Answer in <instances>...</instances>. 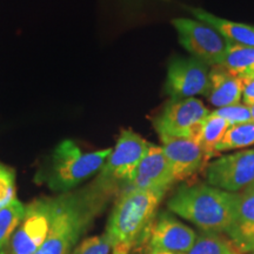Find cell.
I'll return each instance as SVG.
<instances>
[{
	"instance_id": "83f0119b",
	"label": "cell",
	"mask_w": 254,
	"mask_h": 254,
	"mask_svg": "<svg viewBox=\"0 0 254 254\" xmlns=\"http://www.w3.org/2000/svg\"><path fill=\"white\" fill-rule=\"evenodd\" d=\"M250 254H254V252L253 253H250Z\"/></svg>"
},
{
	"instance_id": "e0dca14e",
	"label": "cell",
	"mask_w": 254,
	"mask_h": 254,
	"mask_svg": "<svg viewBox=\"0 0 254 254\" xmlns=\"http://www.w3.org/2000/svg\"><path fill=\"white\" fill-rule=\"evenodd\" d=\"M228 127H230V125H228L226 120L209 112L195 139V141L201 147L205 161H207L208 159L217 154L215 148H217L218 144L220 142Z\"/></svg>"
},
{
	"instance_id": "f1b7e54d",
	"label": "cell",
	"mask_w": 254,
	"mask_h": 254,
	"mask_svg": "<svg viewBox=\"0 0 254 254\" xmlns=\"http://www.w3.org/2000/svg\"><path fill=\"white\" fill-rule=\"evenodd\" d=\"M238 254H240V253H238Z\"/></svg>"
},
{
	"instance_id": "277c9868",
	"label": "cell",
	"mask_w": 254,
	"mask_h": 254,
	"mask_svg": "<svg viewBox=\"0 0 254 254\" xmlns=\"http://www.w3.org/2000/svg\"><path fill=\"white\" fill-rule=\"evenodd\" d=\"M112 148L82 153L72 140H64L53 151L37 179L53 192L66 193L103 168Z\"/></svg>"
},
{
	"instance_id": "d6986e66",
	"label": "cell",
	"mask_w": 254,
	"mask_h": 254,
	"mask_svg": "<svg viewBox=\"0 0 254 254\" xmlns=\"http://www.w3.org/2000/svg\"><path fill=\"white\" fill-rule=\"evenodd\" d=\"M221 65L240 78L254 75V47L231 44Z\"/></svg>"
},
{
	"instance_id": "3957f363",
	"label": "cell",
	"mask_w": 254,
	"mask_h": 254,
	"mask_svg": "<svg viewBox=\"0 0 254 254\" xmlns=\"http://www.w3.org/2000/svg\"><path fill=\"white\" fill-rule=\"evenodd\" d=\"M236 201L237 193L200 183L178 189L168 200L167 207L204 232L221 233L230 227Z\"/></svg>"
},
{
	"instance_id": "7a4b0ae2",
	"label": "cell",
	"mask_w": 254,
	"mask_h": 254,
	"mask_svg": "<svg viewBox=\"0 0 254 254\" xmlns=\"http://www.w3.org/2000/svg\"><path fill=\"white\" fill-rule=\"evenodd\" d=\"M166 192L126 189L119 195L106 226L113 254H131L146 244L158 206Z\"/></svg>"
},
{
	"instance_id": "4fadbf2b",
	"label": "cell",
	"mask_w": 254,
	"mask_h": 254,
	"mask_svg": "<svg viewBox=\"0 0 254 254\" xmlns=\"http://www.w3.org/2000/svg\"><path fill=\"white\" fill-rule=\"evenodd\" d=\"M160 140L176 182L192 177L206 164L201 147L193 139L163 135Z\"/></svg>"
},
{
	"instance_id": "5bb4252c",
	"label": "cell",
	"mask_w": 254,
	"mask_h": 254,
	"mask_svg": "<svg viewBox=\"0 0 254 254\" xmlns=\"http://www.w3.org/2000/svg\"><path fill=\"white\" fill-rule=\"evenodd\" d=\"M226 233L239 252H254V184L237 193L233 219Z\"/></svg>"
},
{
	"instance_id": "cb8c5ba5",
	"label": "cell",
	"mask_w": 254,
	"mask_h": 254,
	"mask_svg": "<svg viewBox=\"0 0 254 254\" xmlns=\"http://www.w3.org/2000/svg\"><path fill=\"white\" fill-rule=\"evenodd\" d=\"M111 247V241L104 233L103 236L91 237L81 241L72 254H109Z\"/></svg>"
},
{
	"instance_id": "484cf974",
	"label": "cell",
	"mask_w": 254,
	"mask_h": 254,
	"mask_svg": "<svg viewBox=\"0 0 254 254\" xmlns=\"http://www.w3.org/2000/svg\"><path fill=\"white\" fill-rule=\"evenodd\" d=\"M151 254H177V253L167 252V251H152Z\"/></svg>"
},
{
	"instance_id": "ffe728a7",
	"label": "cell",
	"mask_w": 254,
	"mask_h": 254,
	"mask_svg": "<svg viewBox=\"0 0 254 254\" xmlns=\"http://www.w3.org/2000/svg\"><path fill=\"white\" fill-rule=\"evenodd\" d=\"M240 253L231 239L220 233L204 232L196 238L194 245L186 254H238Z\"/></svg>"
},
{
	"instance_id": "8fae6325",
	"label": "cell",
	"mask_w": 254,
	"mask_h": 254,
	"mask_svg": "<svg viewBox=\"0 0 254 254\" xmlns=\"http://www.w3.org/2000/svg\"><path fill=\"white\" fill-rule=\"evenodd\" d=\"M196 240L194 230L183 224L173 215L163 212L154 218L148 233L147 246L152 251H167L185 254Z\"/></svg>"
},
{
	"instance_id": "6da1fadb",
	"label": "cell",
	"mask_w": 254,
	"mask_h": 254,
	"mask_svg": "<svg viewBox=\"0 0 254 254\" xmlns=\"http://www.w3.org/2000/svg\"><path fill=\"white\" fill-rule=\"evenodd\" d=\"M119 193L99 177L82 189L53 196V215L46 240L34 254H72L111 198Z\"/></svg>"
},
{
	"instance_id": "52a82bcc",
	"label": "cell",
	"mask_w": 254,
	"mask_h": 254,
	"mask_svg": "<svg viewBox=\"0 0 254 254\" xmlns=\"http://www.w3.org/2000/svg\"><path fill=\"white\" fill-rule=\"evenodd\" d=\"M150 145L151 142L132 129H123L98 177L120 192L123 185L127 186L131 182Z\"/></svg>"
},
{
	"instance_id": "9c48e42d",
	"label": "cell",
	"mask_w": 254,
	"mask_h": 254,
	"mask_svg": "<svg viewBox=\"0 0 254 254\" xmlns=\"http://www.w3.org/2000/svg\"><path fill=\"white\" fill-rule=\"evenodd\" d=\"M211 186L230 193H239L254 184V148L218 158L207 167Z\"/></svg>"
},
{
	"instance_id": "ba28073f",
	"label": "cell",
	"mask_w": 254,
	"mask_h": 254,
	"mask_svg": "<svg viewBox=\"0 0 254 254\" xmlns=\"http://www.w3.org/2000/svg\"><path fill=\"white\" fill-rule=\"evenodd\" d=\"M208 114L207 107L196 98L171 100L155 118V131L159 136L189 138L195 141Z\"/></svg>"
},
{
	"instance_id": "d4e9b609",
	"label": "cell",
	"mask_w": 254,
	"mask_h": 254,
	"mask_svg": "<svg viewBox=\"0 0 254 254\" xmlns=\"http://www.w3.org/2000/svg\"><path fill=\"white\" fill-rule=\"evenodd\" d=\"M243 98L244 103L251 105L254 103V75H249V77H243Z\"/></svg>"
},
{
	"instance_id": "8992f818",
	"label": "cell",
	"mask_w": 254,
	"mask_h": 254,
	"mask_svg": "<svg viewBox=\"0 0 254 254\" xmlns=\"http://www.w3.org/2000/svg\"><path fill=\"white\" fill-rule=\"evenodd\" d=\"M53 196H43L26 206L23 220L0 254H34L49 234L53 215Z\"/></svg>"
},
{
	"instance_id": "4316f807",
	"label": "cell",
	"mask_w": 254,
	"mask_h": 254,
	"mask_svg": "<svg viewBox=\"0 0 254 254\" xmlns=\"http://www.w3.org/2000/svg\"><path fill=\"white\" fill-rule=\"evenodd\" d=\"M249 106H250V111H251V116H252V120L254 122V103L249 105Z\"/></svg>"
},
{
	"instance_id": "5b68a950",
	"label": "cell",
	"mask_w": 254,
	"mask_h": 254,
	"mask_svg": "<svg viewBox=\"0 0 254 254\" xmlns=\"http://www.w3.org/2000/svg\"><path fill=\"white\" fill-rule=\"evenodd\" d=\"M172 24L180 45L190 53V57L209 67L224 63L231 44L213 26L190 18H177Z\"/></svg>"
},
{
	"instance_id": "44dd1931",
	"label": "cell",
	"mask_w": 254,
	"mask_h": 254,
	"mask_svg": "<svg viewBox=\"0 0 254 254\" xmlns=\"http://www.w3.org/2000/svg\"><path fill=\"white\" fill-rule=\"evenodd\" d=\"M25 211L26 206L18 199H14L11 204L0 209V251L6 246L9 238L23 220Z\"/></svg>"
},
{
	"instance_id": "7c38bea8",
	"label": "cell",
	"mask_w": 254,
	"mask_h": 254,
	"mask_svg": "<svg viewBox=\"0 0 254 254\" xmlns=\"http://www.w3.org/2000/svg\"><path fill=\"white\" fill-rule=\"evenodd\" d=\"M176 182L161 146L151 144L136 167L127 189L167 192Z\"/></svg>"
},
{
	"instance_id": "603a6c76",
	"label": "cell",
	"mask_w": 254,
	"mask_h": 254,
	"mask_svg": "<svg viewBox=\"0 0 254 254\" xmlns=\"http://www.w3.org/2000/svg\"><path fill=\"white\" fill-rule=\"evenodd\" d=\"M215 116L220 117L224 120H226L228 125H238V124L247 123L252 120V116H251L250 106L247 104H234L230 105V106L220 107V109H215L212 112Z\"/></svg>"
},
{
	"instance_id": "ac0fdd59",
	"label": "cell",
	"mask_w": 254,
	"mask_h": 254,
	"mask_svg": "<svg viewBox=\"0 0 254 254\" xmlns=\"http://www.w3.org/2000/svg\"><path fill=\"white\" fill-rule=\"evenodd\" d=\"M252 145H254V122L251 120L228 127L215 148V152L219 153V152L239 150Z\"/></svg>"
},
{
	"instance_id": "7402d4cb",
	"label": "cell",
	"mask_w": 254,
	"mask_h": 254,
	"mask_svg": "<svg viewBox=\"0 0 254 254\" xmlns=\"http://www.w3.org/2000/svg\"><path fill=\"white\" fill-rule=\"evenodd\" d=\"M15 199V172L12 167L0 163V209Z\"/></svg>"
},
{
	"instance_id": "30bf717a",
	"label": "cell",
	"mask_w": 254,
	"mask_h": 254,
	"mask_svg": "<svg viewBox=\"0 0 254 254\" xmlns=\"http://www.w3.org/2000/svg\"><path fill=\"white\" fill-rule=\"evenodd\" d=\"M209 88V66L194 57L176 58L167 68L165 91L171 100L206 95Z\"/></svg>"
},
{
	"instance_id": "9a60e30c",
	"label": "cell",
	"mask_w": 254,
	"mask_h": 254,
	"mask_svg": "<svg viewBox=\"0 0 254 254\" xmlns=\"http://www.w3.org/2000/svg\"><path fill=\"white\" fill-rule=\"evenodd\" d=\"M243 91V79L239 75L222 65L209 68V88L206 97L217 109L240 103Z\"/></svg>"
},
{
	"instance_id": "2e32d148",
	"label": "cell",
	"mask_w": 254,
	"mask_h": 254,
	"mask_svg": "<svg viewBox=\"0 0 254 254\" xmlns=\"http://www.w3.org/2000/svg\"><path fill=\"white\" fill-rule=\"evenodd\" d=\"M186 8L198 20L211 25L215 30L220 32L232 45L254 47V26H252V25L237 23V21L219 18L217 15L198 7Z\"/></svg>"
}]
</instances>
